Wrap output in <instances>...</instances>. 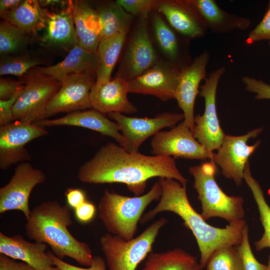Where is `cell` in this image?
<instances>
[{"mask_svg": "<svg viewBox=\"0 0 270 270\" xmlns=\"http://www.w3.org/2000/svg\"><path fill=\"white\" fill-rule=\"evenodd\" d=\"M154 177L173 178L183 186L188 182L172 157L130 152L111 142L102 146L78 172L83 182L124 184L137 196L144 192L146 181Z\"/></svg>", "mask_w": 270, "mask_h": 270, "instance_id": "1", "label": "cell"}, {"mask_svg": "<svg viewBox=\"0 0 270 270\" xmlns=\"http://www.w3.org/2000/svg\"><path fill=\"white\" fill-rule=\"evenodd\" d=\"M158 181L162 187L158 203L142 216L140 224L149 222L163 212L178 214L196 240L200 254V263L204 268L216 250L225 246H237L240 243L242 231L246 224L244 220L229 223L224 228L213 226L193 208L187 196L186 186L170 178H160Z\"/></svg>", "mask_w": 270, "mask_h": 270, "instance_id": "2", "label": "cell"}, {"mask_svg": "<svg viewBox=\"0 0 270 270\" xmlns=\"http://www.w3.org/2000/svg\"><path fill=\"white\" fill-rule=\"evenodd\" d=\"M70 208L67 204L62 205L54 200L34 207L26 220V234L36 242L48 245L53 254L60 259L68 256L90 266L94 259L90 248L76 238L68 228L72 224Z\"/></svg>", "mask_w": 270, "mask_h": 270, "instance_id": "3", "label": "cell"}, {"mask_svg": "<svg viewBox=\"0 0 270 270\" xmlns=\"http://www.w3.org/2000/svg\"><path fill=\"white\" fill-rule=\"evenodd\" d=\"M161 194L158 181L146 194L134 197L105 189L98 205V217L108 233L126 240H132L144 210L153 201L160 200Z\"/></svg>", "mask_w": 270, "mask_h": 270, "instance_id": "4", "label": "cell"}, {"mask_svg": "<svg viewBox=\"0 0 270 270\" xmlns=\"http://www.w3.org/2000/svg\"><path fill=\"white\" fill-rule=\"evenodd\" d=\"M188 171L194 178L193 186L202 204L200 214L205 220L214 217L229 223L244 220L243 198L229 196L221 189L214 178L217 168L213 160L190 166Z\"/></svg>", "mask_w": 270, "mask_h": 270, "instance_id": "5", "label": "cell"}, {"mask_svg": "<svg viewBox=\"0 0 270 270\" xmlns=\"http://www.w3.org/2000/svg\"><path fill=\"white\" fill-rule=\"evenodd\" d=\"M167 219L162 217L149 226L140 234L126 240L110 233L100 240V248L110 270H136L150 252L160 230Z\"/></svg>", "mask_w": 270, "mask_h": 270, "instance_id": "6", "label": "cell"}, {"mask_svg": "<svg viewBox=\"0 0 270 270\" xmlns=\"http://www.w3.org/2000/svg\"><path fill=\"white\" fill-rule=\"evenodd\" d=\"M20 80L24 88L13 106L14 120L35 124L46 119L47 106L60 90L61 82L35 68Z\"/></svg>", "mask_w": 270, "mask_h": 270, "instance_id": "7", "label": "cell"}, {"mask_svg": "<svg viewBox=\"0 0 270 270\" xmlns=\"http://www.w3.org/2000/svg\"><path fill=\"white\" fill-rule=\"evenodd\" d=\"M225 71V67L221 66L205 78L199 94L204 99V110L202 115H198L194 119L192 132L194 138L206 149L212 152L220 147L225 136L220 125L216 106L218 86Z\"/></svg>", "mask_w": 270, "mask_h": 270, "instance_id": "8", "label": "cell"}, {"mask_svg": "<svg viewBox=\"0 0 270 270\" xmlns=\"http://www.w3.org/2000/svg\"><path fill=\"white\" fill-rule=\"evenodd\" d=\"M46 180L44 172L28 162L19 164L8 183L0 188V213L18 210L28 219L31 211L28 205L31 192Z\"/></svg>", "mask_w": 270, "mask_h": 270, "instance_id": "9", "label": "cell"}, {"mask_svg": "<svg viewBox=\"0 0 270 270\" xmlns=\"http://www.w3.org/2000/svg\"><path fill=\"white\" fill-rule=\"evenodd\" d=\"M48 134L45 128L16 120L0 126V168L7 170L30 160L31 156L25 146Z\"/></svg>", "mask_w": 270, "mask_h": 270, "instance_id": "10", "label": "cell"}, {"mask_svg": "<svg viewBox=\"0 0 270 270\" xmlns=\"http://www.w3.org/2000/svg\"><path fill=\"white\" fill-rule=\"evenodd\" d=\"M154 155L172 156L190 160H212L214 153L206 149L194 138L189 126L183 120L168 131H160L152 141Z\"/></svg>", "mask_w": 270, "mask_h": 270, "instance_id": "11", "label": "cell"}, {"mask_svg": "<svg viewBox=\"0 0 270 270\" xmlns=\"http://www.w3.org/2000/svg\"><path fill=\"white\" fill-rule=\"evenodd\" d=\"M262 129L256 128L241 136L225 134L220 147L214 153L212 160L220 166L222 174L232 180L237 186L242 184L248 158L260 143L258 140L254 144L248 145V141L256 137Z\"/></svg>", "mask_w": 270, "mask_h": 270, "instance_id": "12", "label": "cell"}, {"mask_svg": "<svg viewBox=\"0 0 270 270\" xmlns=\"http://www.w3.org/2000/svg\"><path fill=\"white\" fill-rule=\"evenodd\" d=\"M108 116L114 120L124 139L123 148L130 152H138L140 145L150 136L163 128L172 127L184 120L183 114L164 112L154 118L130 117L120 112H110Z\"/></svg>", "mask_w": 270, "mask_h": 270, "instance_id": "13", "label": "cell"}, {"mask_svg": "<svg viewBox=\"0 0 270 270\" xmlns=\"http://www.w3.org/2000/svg\"><path fill=\"white\" fill-rule=\"evenodd\" d=\"M61 86L50 101L46 119L60 112H72L91 108L90 93L96 81L89 74H71L60 81Z\"/></svg>", "mask_w": 270, "mask_h": 270, "instance_id": "14", "label": "cell"}, {"mask_svg": "<svg viewBox=\"0 0 270 270\" xmlns=\"http://www.w3.org/2000/svg\"><path fill=\"white\" fill-rule=\"evenodd\" d=\"M180 70L171 62L158 61L128 82V92L152 95L164 101L174 99Z\"/></svg>", "mask_w": 270, "mask_h": 270, "instance_id": "15", "label": "cell"}, {"mask_svg": "<svg viewBox=\"0 0 270 270\" xmlns=\"http://www.w3.org/2000/svg\"><path fill=\"white\" fill-rule=\"evenodd\" d=\"M129 42L118 77L128 82L154 66L157 55L148 32L146 18L140 17Z\"/></svg>", "mask_w": 270, "mask_h": 270, "instance_id": "16", "label": "cell"}, {"mask_svg": "<svg viewBox=\"0 0 270 270\" xmlns=\"http://www.w3.org/2000/svg\"><path fill=\"white\" fill-rule=\"evenodd\" d=\"M210 56L208 51L204 50L190 64L180 70L174 99L183 112V120L192 132L194 126V103L200 94V84L207 76L206 69Z\"/></svg>", "mask_w": 270, "mask_h": 270, "instance_id": "17", "label": "cell"}, {"mask_svg": "<svg viewBox=\"0 0 270 270\" xmlns=\"http://www.w3.org/2000/svg\"><path fill=\"white\" fill-rule=\"evenodd\" d=\"M157 8L172 28L186 38L202 37L208 30L192 0L160 1Z\"/></svg>", "mask_w": 270, "mask_h": 270, "instance_id": "18", "label": "cell"}, {"mask_svg": "<svg viewBox=\"0 0 270 270\" xmlns=\"http://www.w3.org/2000/svg\"><path fill=\"white\" fill-rule=\"evenodd\" d=\"M128 82L120 77L105 83H96L90 93L91 107L102 114H132L136 108L128 98Z\"/></svg>", "mask_w": 270, "mask_h": 270, "instance_id": "19", "label": "cell"}, {"mask_svg": "<svg viewBox=\"0 0 270 270\" xmlns=\"http://www.w3.org/2000/svg\"><path fill=\"white\" fill-rule=\"evenodd\" d=\"M34 124L44 128L62 126L84 128L112 138L122 147L125 144L117 123L94 109L70 112L58 118H47Z\"/></svg>", "mask_w": 270, "mask_h": 270, "instance_id": "20", "label": "cell"}, {"mask_svg": "<svg viewBox=\"0 0 270 270\" xmlns=\"http://www.w3.org/2000/svg\"><path fill=\"white\" fill-rule=\"evenodd\" d=\"M46 244L28 242L20 234L9 236L0 232V254L20 260L36 270H44L54 265L46 252Z\"/></svg>", "mask_w": 270, "mask_h": 270, "instance_id": "21", "label": "cell"}, {"mask_svg": "<svg viewBox=\"0 0 270 270\" xmlns=\"http://www.w3.org/2000/svg\"><path fill=\"white\" fill-rule=\"evenodd\" d=\"M78 44L95 53L102 38V26L98 10L86 1L70 0Z\"/></svg>", "mask_w": 270, "mask_h": 270, "instance_id": "22", "label": "cell"}, {"mask_svg": "<svg viewBox=\"0 0 270 270\" xmlns=\"http://www.w3.org/2000/svg\"><path fill=\"white\" fill-rule=\"evenodd\" d=\"M208 29L222 34L234 30H246L251 24L246 18L230 13L221 8L214 0H192Z\"/></svg>", "mask_w": 270, "mask_h": 270, "instance_id": "23", "label": "cell"}, {"mask_svg": "<svg viewBox=\"0 0 270 270\" xmlns=\"http://www.w3.org/2000/svg\"><path fill=\"white\" fill-rule=\"evenodd\" d=\"M35 68L40 72L52 76L60 82L71 74H89L95 71V53L76 44L62 62L51 66Z\"/></svg>", "mask_w": 270, "mask_h": 270, "instance_id": "24", "label": "cell"}, {"mask_svg": "<svg viewBox=\"0 0 270 270\" xmlns=\"http://www.w3.org/2000/svg\"><path fill=\"white\" fill-rule=\"evenodd\" d=\"M46 32L42 42L50 45L75 46L78 39L70 4L58 12H50L44 9Z\"/></svg>", "mask_w": 270, "mask_h": 270, "instance_id": "25", "label": "cell"}, {"mask_svg": "<svg viewBox=\"0 0 270 270\" xmlns=\"http://www.w3.org/2000/svg\"><path fill=\"white\" fill-rule=\"evenodd\" d=\"M127 32L118 33L102 38L95 52L96 83L110 81L113 69L122 48Z\"/></svg>", "mask_w": 270, "mask_h": 270, "instance_id": "26", "label": "cell"}, {"mask_svg": "<svg viewBox=\"0 0 270 270\" xmlns=\"http://www.w3.org/2000/svg\"><path fill=\"white\" fill-rule=\"evenodd\" d=\"M0 14L4 20L20 28L26 34H34L46 28L44 9L42 8L38 0H24L16 8Z\"/></svg>", "mask_w": 270, "mask_h": 270, "instance_id": "27", "label": "cell"}, {"mask_svg": "<svg viewBox=\"0 0 270 270\" xmlns=\"http://www.w3.org/2000/svg\"><path fill=\"white\" fill-rule=\"evenodd\" d=\"M142 270H204L196 258L176 248L164 252H151Z\"/></svg>", "mask_w": 270, "mask_h": 270, "instance_id": "28", "label": "cell"}, {"mask_svg": "<svg viewBox=\"0 0 270 270\" xmlns=\"http://www.w3.org/2000/svg\"><path fill=\"white\" fill-rule=\"evenodd\" d=\"M243 178L257 204L260 220L264 230L261 238L254 242L255 248L258 251L270 248V206L266 200L259 182L252 175L249 162L245 167Z\"/></svg>", "mask_w": 270, "mask_h": 270, "instance_id": "29", "label": "cell"}, {"mask_svg": "<svg viewBox=\"0 0 270 270\" xmlns=\"http://www.w3.org/2000/svg\"><path fill=\"white\" fill-rule=\"evenodd\" d=\"M98 11L102 26V38L128 32L132 16L116 2H108L100 6Z\"/></svg>", "mask_w": 270, "mask_h": 270, "instance_id": "30", "label": "cell"}, {"mask_svg": "<svg viewBox=\"0 0 270 270\" xmlns=\"http://www.w3.org/2000/svg\"><path fill=\"white\" fill-rule=\"evenodd\" d=\"M153 24L156 38L162 50L172 63L182 69L180 42L174 31L156 14L153 17Z\"/></svg>", "mask_w": 270, "mask_h": 270, "instance_id": "31", "label": "cell"}, {"mask_svg": "<svg viewBox=\"0 0 270 270\" xmlns=\"http://www.w3.org/2000/svg\"><path fill=\"white\" fill-rule=\"evenodd\" d=\"M26 34L21 29L4 20L0 24V54L2 56L24 50L28 44Z\"/></svg>", "mask_w": 270, "mask_h": 270, "instance_id": "32", "label": "cell"}, {"mask_svg": "<svg viewBox=\"0 0 270 270\" xmlns=\"http://www.w3.org/2000/svg\"><path fill=\"white\" fill-rule=\"evenodd\" d=\"M206 270H243L240 254L236 246L216 250L206 266Z\"/></svg>", "mask_w": 270, "mask_h": 270, "instance_id": "33", "label": "cell"}, {"mask_svg": "<svg viewBox=\"0 0 270 270\" xmlns=\"http://www.w3.org/2000/svg\"><path fill=\"white\" fill-rule=\"evenodd\" d=\"M5 56L0 60V76L13 75L21 77L41 63L38 59L26 54Z\"/></svg>", "mask_w": 270, "mask_h": 270, "instance_id": "34", "label": "cell"}, {"mask_svg": "<svg viewBox=\"0 0 270 270\" xmlns=\"http://www.w3.org/2000/svg\"><path fill=\"white\" fill-rule=\"evenodd\" d=\"M236 247L241 258L243 270H264L266 265L256 260L251 249L247 224L242 231V241Z\"/></svg>", "mask_w": 270, "mask_h": 270, "instance_id": "35", "label": "cell"}, {"mask_svg": "<svg viewBox=\"0 0 270 270\" xmlns=\"http://www.w3.org/2000/svg\"><path fill=\"white\" fill-rule=\"evenodd\" d=\"M116 2L131 15L146 18L153 9L158 8L160 0H118Z\"/></svg>", "mask_w": 270, "mask_h": 270, "instance_id": "36", "label": "cell"}, {"mask_svg": "<svg viewBox=\"0 0 270 270\" xmlns=\"http://www.w3.org/2000/svg\"><path fill=\"white\" fill-rule=\"evenodd\" d=\"M266 40L270 41V0L262 20L249 33L246 42L251 44Z\"/></svg>", "mask_w": 270, "mask_h": 270, "instance_id": "37", "label": "cell"}, {"mask_svg": "<svg viewBox=\"0 0 270 270\" xmlns=\"http://www.w3.org/2000/svg\"><path fill=\"white\" fill-rule=\"evenodd\" d=\"M247 91L256 94L258 100H270V84L260 80L245 76L242 78Z\"/></svg>", "mask_w": 270, "mask_h": 270, "instance_id": "38", "label": "cell"}, {"mask_svg": "<svg viewBox=\"0 0 270 270\" xmlns=\"http://www.w3.org/2000/svg\"><path fill=\"white\" fill-rule=\"evenodd\" d=\"M48 253L52 258L54 265L62 270H106L105 261L100 256H94L92 265L88 268H84L65 262L50 252H48Z\"/></svg>", "mask_w": 270, "mask_h": 270, "instance_id": "39", "label": "cell"}, {"mask_svg": "<svg viewBox=\"0 0 270 270\" xmlns=\"http://www.w3.org/2000/svg\"><path fill=\"white\" fill-rule=\"evenodd\" d=\"M24 87L20 80L1 78H0V100H6L12 98Z\"/></svg>", "mask_w": 270, "mask_h": 270, "instance_id": "40", "label": "cell"}, {"mask_svg": "<svg viewBox=\"0 0 270 270\" xmlns=\"http://www.w3.org/2000/svg\"><path fill=\"white\" fill-rule=\"evenodd\" d=\"M24 88L10 99L6 100H0V126L14 120L12 113L13 106Z\"/></svg>", "mask_w": 270, "mask_h": 270, "instance_id": "41", "label": "cell"}, {"mask_svg": "<svg viewBox=\"0 0 270 270\" xmlns=\"http://www.w3.org/2000/svg\"><path fill=\"white\" fill-rule=\"evenodd\" d=\"M96 212L95 206L87 200L74 209L76 218L82 224L90 222L94 218Z\"/></svg>", "mask_w": 270, "mask_h": 270, "instance_id": "42", "label": "cell"}, {"mask_svg": "<svg viewBox=\"0 0 270 270\" xmlns=\"http://www.w3.org/2000/svg\"><path fill=\"white\" fill-rule=\"evenodd\" d=\"M64 195L67 204L74 209L86 201L84 192L79 188H68Z\"/></svg>", "mask_w": 270, "mask_h": 270, "instance_id": "43", "label": "cell"}, {"mask_svg": "<svg viewBox=\"0 0 270 270\" xmlns=\"http://www.w3.org/2000/svg\"><path fill=\"white\" fill-rule=\"evenodd\" d=\"M0 270H36L24 262H17L6 256L0 254Z\"/></svg>", "mask_w": 270, "mask_h": 270, "instance_id": "44", "label": "cell"}, {"mask_svg": "<svg viewBox=\"0 0 270 270\" xmlns=\"http://www.w3.org/2000/svg\"><path fill=\"white\" fill-rule=\"evenodd\" d=\"M23 0H0V14L11 11L20 6Z\"/></svg>", "mask_w": 270, "mask_h": 270, "instance_id": "45", "label": "cell"}, {"mask_svg": "<svg viewBox=\"0 0 270 270\" xmlns=\"http://www.w3.org/2000/svg\"><path fill=\"white\" fill-rule=\"evenodd\" d=\"M38 2L42 8L60 6L62 8H68L70 4V0H40Z\"/></svg>", "mask_w": 270, "mask_h": 270, "instance_id": "46", "label": "cell"}, {"mask_svg": "<svg viewBox=\"0 0 270 270\" xmlns=\"http://www.w3.org/2000/svg\"><path fill=\"white\" fill-rule=\"evenodd\" d=\"M44 270H60L59 268L56 266H52L46 268V269Z\"/></svg>", "mask_w": 270, "mask_h": 270, "instance_id": "47", "label": "cell"}, {"mask_svg": "<svg viewBox=\"0 0 270 270\" xmlns=\"http://www.w3.org/2000/svg\"><path fill=\"white\" fill-rule=\"evenodd\" d=\"M264 270H270V254L268 256V264L266 266V268Z\"/></svg>", "mask_w": 270, "mask_h": 270, "instance_id": "48", "label": "cell"}, {"mask_svg": "<svg viewBox=\"0 0 270 270\" xmlns=\"http://www.w3.org/2000/svg\"><path fill=\"white\" fill-rule=\"evenodd\" d=\"M269 46H270V41L268 42Z\"/></svg>", "mask_w": 270, "mask_h": 270, "instance_id": "49", "label": "cell"}]
</instances>
